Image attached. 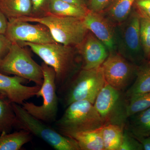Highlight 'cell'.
<instances>
[{"mask_svg": "<svg viewBox=\"0 0 150 150\" xmlns=\"http://www.w3.org/2000/svg\"><path fill=\"white\" fill-rule=\"evenodd\" d=\"M20 45L29 47L44 63L53 68L56 73L57 90L81 69L80 57L77 56L75 47L56 42L44 44L24 42Z\"/></svg>", "mask_w": 150, "mask_h": 150, "instance_id": "6da1fadb", "label": "cell"}, {"mask_svg": "<svg viewBox=\"0 0 150 150\" xmlns=\"http://www.w3.org/2000/svg\"><path fill=\"white\" fill-rule=\"evenodd\" d=\"M105 83L101 66L91 69H81L57 90L59 101L65 108L79 100H88L93 104Z\"/></svg>", "mask_w": 150, "mask_h": 150, "instance_id": "7a4b0ae2", "label": "cell"}, {"mask_svg": "<svg viewBox=\"0 0 150 150\" xmlns=\"http://www.w3.org/2000/svg\"><path fill=\"white\" fill-rule=\"evenodd\" d=\"M19 18L44 25L49 29L55 42L75 48L80 45L88 31L82 18L50 13L41 17L29 16Z\"/></svg>", "mask_w": 150, "mask_h": 150, "instance_id": "3957f363", "label": "cell"}, {"mask_svg": "<svg viewBox=\"0 0 150 150\" xmlns=\"http://www.w3.org/2000/svg\"><path fill=\"white\" fill-rule=\"evenodd\" d=\"M16 115V128L28 131L56 150H80L76 142L61 134L48 123L35 118L21 105L12 103Z\"/></svg>", "mask_w": 150, "mask_h": 150, "instance_id": "277c9868", "label": "cell"}, {"mask_svg": "<svg viewBox=\"0 0 150 150\" xmlns=\"http://www.w3.org/2000/svg\"><path fill=\"white\" fill-rule=\"evenodd\" d=\"M139 14L132 9L126 20L115 26V46L118 52L128 61L138 66L145 59L140 33Z\"/></svg>", "mask_w": 150, "mask_h": 150, "instance_id": "5b68a950", "label": "cell"}, {"mask_svg": "<svg viewBox=\"0 0 150 150\" xmlns=\"http://www.w3.org/2000/svg\"><path fill=\"white\" fill-rule=\"evenodd\" d=\"M43 76V83L38 91V98L42 97L43 103L37 105L25 101L22 106L30 115L50 124L56 121L59 98L56 83V73L53 68L43 62L41 65Z\"/></svg>", "mask_w": 150, "mask_h": 150, "instance_id": "8992f818", "label": "cell"}, {"mask_svg": "<svg viewBox=\"0 0 150 150\" xmlns=\"http://www.w3.org/2000/svg\"><path fill=\"white\" fill-rule=\"evenodd\" d=\"M54 123L60 133L91 130L104 125L93 104L88 100L71 103L61 118Z\"/></svg>", "mask_w": 150, "mask_h": 150, "instance_id": "52a82bcc", "label": "cell"}, {"mask_svg": "<svg viewBox=\"0 0 150 150\" xmlns=\"http://www.w3.org/2000/svg\"><path fill=\"white\" fill-rule=\"evenodd\" d=\"M0 72L20 77L40 86L43 83L41 66L33 59L23 46L15 42H12L8 53L0 65Z\"/></svg>", "mask_w": 150, "mask_h": 150, "instance_id": "ba28073f", "label": "cell"}, {"mask_svg": "<svg viewBox=\"0 0 150 150\" xmlns=\"http://www.w3.org/2000/svg\"><path fill=\"white\" fill-rule=\"evenodd\" d=\"M125 92L105 82L97 96L93 105L104 125L114 124L125 127L127 118Z\"/></svg>", "mask_w": 150, "mask_h": 150, "instance_id": "9c48e42d", "label": "cell"}, {"mask_svg": "<svg viewBox=\"0 0 150 150\" xmlns=\"http://www.w3.org/2000/svg\"><path fill=\"white\" fill-rule=\"evenodd\" d=\"M139 67L128 61L115 50L109 52L101 65L105 82L123 92L126 91L134 82Z\"/></svg>", "mask_w": 150, "mask_h": 150, "instance_id": "30bf717a", "label": "cell"}, {"mask_svg": "<svg viewBox=\"0 0 150 150\" xmlns=\"http://www.w3.org/2000/svg\"><path fill=\"white\" fill-rule=\"evenodd\" d=\"M12 42L44 44L55 42L49 29L44 25L33 24L20 18L8 20L5 34Z\"/></svg>", "mask_w": 150, "mask_h": 150, "instance_id": "8fae6325", "label": "cell"}, {"mask_svg": "<svg viewBox=\"0 0 150 150\" xmlns=\"http://www.w3.org/2000/svg\"><path fill=\"white\" fill-rule=\"evenodd\" d=\"M77 48L84 69L100 67L109 54L106 46L89 31Z\"/></svg>", "mask_w": 150, "mask_h": 150, "instance_id": "7c38bea8", "label": "cell"}, {"mask_svg": "<svg viewBox=\"0 0 150 150\" xmlns=\"http://www.w3.org/2000/svg\"><path fill=\"white\" fill-rule=\"evenodd\" d=\"M27 81V80L20 77L11 76L0 72V93L12 103L22 105L25 101L35 96L40 88L37 85H24Z\"/></svg>", "mask_w": 150, "mask_h": 150, "instance_id": "4fadbf2b", "label": "cell"}, {"mask_svg": "<svg viewBox=\"0 0 150 150\" xmlns=\"http://www.w3.org/2000/svg\"><path fill=\"white\" fill-rule=\"evenodd\" d=\"M83 21L88 30L104 44L109 52L115 50V26L102 13L89 10Z\"/></svg>", "mask_w": 150, "mask_h": 150, "instance_id": "5bb4252c", "label": "cell"}, {"mask_svg": "<svg viewBox=\"0 0 150 150\" xmlns=\"http://www.w3.org/2000/svg\"><path fill=\"white\" fill-rule=\"evenodd\" d=\"M102 128V126L91 130L61 133L75 140L80 150H104Z\"/></svg>", "mask_w": 150, "mask_h": 150, "instance_id": "9a60e30c", "label": "cell"}, {"mask_svg": "<svg viewBox=\"0 0 150 150\" xmlns=\"http://www.w3.org/2000/svg\"><path fill=\"white\" fill-rule=\"evenodd\" d=\"M124 129L139 141L150 136V107L127 118Z\"/></svg>", "mask_w": 150, "mask_h": 150, "instance_id": "2e32d148", "label": "cell"}, {"mask_svg": "<svg viewBox=\"0 0 150 150\" xmlns=\"http://www.w3.org/2000/svg\"><path fill=\"white\" fill-rule=\"evenodd\" d=\"M136 0H111L102 13L114 25L120 24L130 15Z\"/></svg>", "mask_w": 150, "mask_h": 150, "instance_id": "e0dca14e", "label": "cell"}, {"mask_svg": "<svg viewBox=\"0 0 150 150\" xmlns=\"http://www.w3.org/2000/svg\"><path fill=\"white\" fill-rule=\"evenodd\" d=\"M150 92V64L146 63L139 67L133 83L125 91L126 99Z\"/></svg>", "mask_w": 150, "mask_h": 150, "instance_id": "ac0fdd59", "label": "cell"}, {"mask_svg": "<svg viewBox=\"0 0 150 150\" xmlns=\"http://www.w3.org/2000/svg\"><path fill=\"white\" fill-rule=\"evenodd\" d=\"M0 10L8 20L30 16L32 13L30 0H0Z\"/></svg>", "mask_w": 150, "mask_h": 150, "instance_id": "d6986e66", "label": "cell"}, {"mask_svg": "<svg viewBox=\"0 0 150 150\" xmlns=\"http://www.w3.org/2000/svg\"><path fill=\"white\" fill-rule=\"evenodd\" d=\"M87 8L69 4L61 0H50L49 13L58 16L83 19L88 12Z\"/></svg>", "mask_w": 150, "mask_h": 150, "instance_id": "ffe728a7", "label": "cell"}, {"mask_svg": "<svg viewBox=\"0 0 150 150\" xmlns=\"http://www.w3.org/2000/svg\"><path fill=\"white\" fill-rule=\"evenodd\" d=\"M32 134L23 129L12 133H2L0 135V150H19L31 142Z\"/></svg>", "mask_w": 150, "mask_h": 150, "instance_id": "44dd1931", "label": "cell"}, {"mask_svg": "<svg viewBox=\"0 0 150 150\" xmlns=\"http://www.w3.org/2000/svg\"><path fill=\"white\" fill-rule=\"evenodd\" d=\"M17 124L12 103L0 93V134L10 133Z\"/></svg>", "mask_w": 150, "mask_h": 150, "instance_id": "7402d4cb", "label": "cell"}, {"mask_svg": "<svg viewBox=\"0 0 150 150\" xmlns=\"http://www.w3.org/2000/svg\"><path fill=\"white\" fill-rule=\"evenodd\" d=\"M124 127L114 124L102 126V137L104 150H119L123 139Z\"/></svg>", "mask_w": 150, "mask_h": 150, "instance_id": "603a6c76", "label": "cell"}, {"mask_svg": "<svg viewBox=\"0 0 150 150\" xmlns=\"http://www.w3.org/2000/svg\"><path fill=\"white\" fill-rule=\"evenodd\" d=\"M150 107V92L127 100L126 105V118L127 119L131 115Z\"/></svg>", "mask_w": 150, "mask_h": 150, "instance_id": "cb8c5ba5", "label": "cell"}, {"mask_svg": "<svg viewBox=\"0 0 150 150\" xmlns=\"http://www.w3.org/2000/svg\"><path fill=\"white\" fill-rule=\"evenodd\" d=\"M140 17L141 41L145 59L147 62L150 59V19Z\"/></svg>", "mask_w": 150, "mask_h": 150, "instance_id": "d4e9b609", "label": "cell"}, {"mask_svg": "<svg viewBox=\"0 0 150 150\" xmlns=\"http://www.w3.org/2000/svg\"><path fill=\"white\" fill-rule=\"evenodd\" d=\"M142 144L124 129L123 139L119 150H143Z\"/></svg>", "mask_w": 150, "mask_h": 150, "instance_id": "484cf974", "label": "cell"}, {"mask_svg": "<svg viewBox=\"0 0 150 150\" xmlns=\"http://www.w3.org/2000/svg\"><path fill=\"white\" fill-rule=\"evenodd\" d=\"M50 1L30 0L32 5V13L31 16L29 17H41L49 14Z\"/></svg>", "mask_w": 150, "mask_h": 150, "instance_id": "4316f807", "label": "cell"}, {"mask_svg": "<svg viewBox=\"0 0 150 150\" xmlns=\"http://www.w3.org/2000/svg\"><path fill=\"white\" fill-rule=\"evenodd\" d=\"M134 6L140 16L150 19V0H136Z\"/></svg>", "mask_w": 150, "mask_h": 150, "instance_id": "83f0119b", "label": "cell"}, {"mask_svg": "<svg viewBox=\"0 0 150 150\" xmlns=\"http://www.w3.org/2000/svg\"><path fill=\"white\" fill-rule=\"evenodd\" d=\"M111 0H88L87 8L91 11L102 13L109 5Z\"/></svg>", "mask_w": 150, "mask_h": 150, "instance_id": "f1b7e54d", "label": "cell"}, {"mask_svg": "<svg viewBox=\"0 0 150 150\" xmlns=\"http://www.w3.org/2000/svg\"><path fill=\"white\" fill-rule=\"evenodd\" d=\"M12 43L5 34H0V65L8 53Z\"/></svg>", "mask_w": 150, "mask_h": 150, "instance_id": "f546056e", "label": "cell"}, {"mask_svg": "<svg viewBox=\"0 0 150 150\" xmlns=\"http://www.w3.org/2000/svg\"><path fill=\"white\" fill-rule=\"evenodd\" d=\"M8 20L0 10V34H5Z\"/></svg>", "mask_w": 150, "mask_h": 150, "instance_id": "4dcf8cb0", "label": "cell"}, {"mask_svg": "<svg viewBox=\"0 0 150 150\" xmlns=\"http://www.w3.org/2000/svg\"><path fill=\"white\" fill-rule=\"evenodd\" d=\"M63 1L87 8V3L86 0H61Z\"/></svg>", "mask_w": 150, "mask_h": 150, "instance_id": "1f68e13d", "label": "cell"}, {"mask_svg": "<svg viewBox=\"0 0 150 150\" xmlns=\"http://www.w3.org/2000/svg\"><path fill=\"white\" fill-rule=\"evenodd\" d=\"M142 144L143 150H150V136L140 140Z\"/></svg>", "mask_w": 150, "mask_h": 150, "instance_id": "d6a6232c", "label": "cell"}, {"mask_svg": "<svg viewBox=\"0 0 150 150\" xmlns=\"http://www.w3.org/2000/svg\"><path fill=\"white\" fill-rule=\"evenodd\" d=\"M147 63H148V64H150V59L149 60V61L147 62Z\"/></svg>", "mask_w": 150, "mask_h": 150, "instance_id": "836d02e7", "label": "cell"}]
</instances>
